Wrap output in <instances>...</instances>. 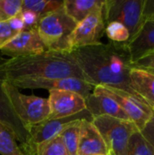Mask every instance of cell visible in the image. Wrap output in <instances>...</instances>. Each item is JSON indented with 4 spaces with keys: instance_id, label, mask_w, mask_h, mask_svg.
I'll use <instances>...</instances> for the list:
<instances>
[{
    "instance_id": "cell-1",
    "label": "cell",
    "mask_w": 154,
    "mask_h": 155,
    "mask_svg": "<svg viewBox=\"0 0 154 155\" xmlns=\"http://www.w3.org/2000/svg\"><path fill=\"white\" fill-rule=\"evenodd\" d=\"M70 54L81 69L85 81L93 87L116 88L139 97L131 86L130 72L133 64L126 44L101 42L74 48Z\"/></svg>"
},
{
    "instance_id": "cell-2",
    "label": "cell",
    "mask_w": 154,
    "mask_h": 155,
    "mask_svg": "<svg viewBox=\"0 0 154 155\" xmlns=\"http://www.w3.org/2000/svg\"><path fill=\"white\" fill-rule=\"evenodd\" d=\"M0 73L9 83L70 77L85 80L71 54L53 51L3 59L0 62Z\"/></svg>"
},
{
    "instance_id": "cell-3",
    "label": "cell",
    "mask_w": 154,
    "mask_h": 155,
    "mask_svg": "<svg viewBox=\"0 0 154 155\" xmlns=\"http://www.w3.org/2000/svg\"><path fill=\"white\" fill-rule=\"evenodd\" d=\"M76 25L63 7L42 16L36 30L47 51L70 54L73 50L71 36Z\"/></svg>"
},
{
    "instance_id": "cell-4",
    "label": "cell",
    "mask_w": 154,
    "mask_h": 155,
    "mask_svg": "<svg viewBox=\"0 0 154 155\" xmlns=\"http://www.w3.org/2000/svg\"><path fill=\"white\" fill-rule=\"evenodd\" d=\"M3 89L15 114L27 130L48 120L50 109L47 98L24 94L5 80L3 82Z\"/></svg>"
},
{
    "instance_id": "cell-5",
    "label": "cell",
    "mask_w": 154,
    "mask_h": 155,
    "mask_svg": "<svg viewBox=\"0 0 154 155\" xmlns=\"http://www.w3.org/2000/svg\"><path fill=\"white\" fill-rule=\"evenodd\" d=\"M92 123L102 135L109 155H127L130 137L140 131L133 122L111 116L95 117L93 118Z\"/></svg>"
},
{
    "instance_id": "cell-6",
    "label": "cell",
    "mask_w": 154,
    "mask_h": 155,
    "mask_svg": "<svg viewBox=\"0 0 154 155\" xmlns=\"http://www.w3.org/2000/svg\"><path fill=\"white\" fill-rule=\"evenodd\" d=\"M144 4L145 0H105L103 5L105 25L111 22L123 24L129 30L132 40L144 22Z\"/></svg>"
},
{
    "instance_id": "cell-7",
    "label": "cell",
    "mask_w": 154,
    "mask_h": 155,
    "mask_svg": "<svg viewBox=\"0 0 154 155\" xmlns=\"http://www.w3.org/2000/svg\"><path fill=\"white\" fill-rule=\"evenodd\" d=\"M95 88L113 98L140 131L143 130L152 115L153 110L140 97L116 88L103 86H96Z\"/></svg>"
},
{
    "instance_id": "cell-8",
    "label": "cell",
    "mask_w": 154,
    "mask_h": 155,
    "mask_svg": "<svg viewBox=\"0 0 154 155\" xmlns=\"http://www.w3.org/2000/svg\"><path fill=\"white\" fill-rule=\"evenodd\" d=\"M104 31L105 22L102 6L76 25L71 36L73 49L100 44Z\"/></svg>"
},
{
    "instance_id": "cell-9",
    "label": "cell",
    "mask_w": 154,
    "mask_h": 155,
    "mask_svg": "<svg viewBox=\"0 0 154 155\" xmlns=\"http://www.w3.org/2000/svg\"><path fill=\"white\" fill-rule=\"evenodd\" d=\"M88 120L93 121L92 115L89 114L87 110L81 112L78 114L59 118V119H49L39 124L31 126L28 128V132L30 134V147L31 153L34 155L35 147L40 143L51 140L56 136H59L62 131L72 122L77 120Z\"/></svg>"
},
{
    "instance_id": "cell-10",
    "label": "cell",
    "mask_w": 154,
    "mask_h": 155,
    "mask_svg": "<svg viewBox=\"0 0 154 155\" xmlns=\"http://www.w3.org/2000/svg\"><path fill=\"white\" fill-rule=\"evenodd\" d=\"M3 58L0 55V62ZM5 81L0 73V124L10 131L15 136L17 143L26 155H32L30 147V134L26 127L19 120L11 107L9 101L3 89V82Z\"/></svg>"
},
{
    "instance_id": "cell-11",
    "label": "cell",
    "mask_w": 154,
    "mask_h": 155,
    "mask_svg": "<svg viewBox=\"0 0 154 155\" xmlns=\"http://www.w3.org/2000/svg\"><path fill=\"white\" fill-rule=\"evenodd\" d=\"M12 84L18 89H45L48 91H68L80 94L84 99L93 93V86L83 79L70 77L51 80H34V81H17Z\"/></svg>"
},
{
    "instance_id": "cell-12",
    "label": "cell",
    "mask_w": 154,
    "mask_h": 155,
    "mask_svg": "<svg viewBox=\"0 0 154 155\" xmlns=\"http://www.w3.org/2000/svg\"><path fill=\"white\" fill-rule=\"evenodd\" d=\"M49 92V119H59L80 114L86 110L83 96L68 91L52 90Z\"/></svg>"
},
{
    "instance_id": "cell-13",
    "label": "cell",
    "mask_w": 154,
    "mask_h": 155,
    "mask_svg": "<svg viewBox=\"0 0 154 155\" xmlns=\"http://www.w3.org/2000/svg\"><path fill=\"white\" fill-rule=\"evenodd\" d=\"M47 51L43 44L37 30H25L9 40L0 47V54L10 58L37 54Z\"/></svg>"
},
{
    "instance_id": "cell-14",
    "label": "cell",
    "mask_w": 154,
    "mask_h": 155,
    "mask_svg": "<svg viewBox=\"0 0 154 155\" xmlns=\"http://www.w3.org/2000/svg\"><path fill=\"white\" fill-rule=\"evenodd\" d=\"M85 108L93 118L99 116H111L122 120L130 121L127 114L120 107V105L110 96L93 88L85 99Z\"/></svg>"
},
{
    "instance_id": "cell-15",
    "label": "cell",
    "mask_w": 154,
    "mask_h": 155,
    "mask_svg": "<svg viewBox=\"0 0 154 155\" xmlns=\"http://www.w3.org/2000/svg\"><path fill=\"white\" fill-rule=\"evenodd\" d=\"M105 154H109V151L97 128L91 121L82 120L77 155Z\"/></svg>"
},
{
    "instance_id": "cell-16",
    "label": "cell",
    "mask_w": 154,
    "mask_h": 155,
    "mask_svg": "<svg viewBox=\"0 0 154 155\" xmlns=\"http://www.w3.org/2000/svg\"><path fill=\"white\" fill-rule=\"evenodd\" d=\"M133 64L154 51V20H144L135 36L126 44Z\"/></svg>"
},
{
    "instance_id": "cell-17",
    "label": "cell",
    "mask_w": 154,
    "mask_h": 155,
    "mask_svg": "<svg viewBox=\"0 0 154 155\" xmlns=\"http://www.w3.org/2000/svg\"><path fill=\"white\" fill-rule=\"evenodd\" d=\"M130 82L133 92L154 110V74L141 68L133 67Z\"/></svg>"
},
{
    "instance_id": "cell-18",
    "label": "cell",
    "mask_w": 154,
    "mask_h": 155,
    "mask_svg": "<svg viewBox=\"0 0 154 155\" xmlns=\"http://www.w3.org/2000/svg\"><path fill=\"white\" fill-rule=\"evenodd\" d=\"M103 0H64V10L77 24L94 10L102 7Z\"/></svg>"
},
{
    "instance_id": "cell-19",
    "label": "cell",
    "mask_w": 154,
    "mask_h": 155,
    "mask_svg": "<svg viewBox=\"0 0 154 155\" xmlns=\"http://www.w3.org/2000/svg\"><path fill=\"white\" fill-rule=\"evenodd\" d=\"M81 121L82 120H77L70 123L59 135L69 155H77Z\"/></svg>"
},
{
    "instance_id": "cell-20",
    "label": "cell",
    "mask_w": 154,
    "mask_h": 155,
    "mask_svg": "<svg viewBox=\"0 0 154 155\" xmlns=\"http://www.w3.org/2000/svg\"><path fill=\"white\" fill-rule=\"evenodd\" d=\"M64 7V0H23L22 9L33 11L44 16Z\"/></svg>"
},
{
    "instance_id": "cell-21",
    "label": "cell",
    "mask_w": 154,
    "mask_h": 155,
    "mask_svg": "<svg viewBox=\"0 0 154 155\" xmlns=\"http://www.w3.org/2000/svg\"><path fill=\"white\" fill-rule=\"evenodd\" d=\"M0 154L26 155L17 143L13 134L0 124Z\"/></svg>"
},
{
    "instance_id": "cell-22",
    "label": "cell",
    "mask_w": 154,
    "mask_h": 155,
    "mask_svg": "<svg viewBox=\"0 0 154 155\" xmlns=\"http://www.w3.org/2000/svg\"><path fill=\"white\" fill-rule=\"evenodd\" d=\"M127 155H154V149L142 133L137 131L129 139Z\"/></svg>"
},
{
    "instance_id": "cell-23",
    "label": "cell",
    "mask_w": 154,
    "mask_h": 155,
    "mask_svg": "<svg viewBox=\"0 0 154 155\" xmlns=\"http://www.w3.org/2000/svg\"><path fill=\"white\" fill-rule=\"evenodd\" d=\"M104 34L111 42L119 44H127L131 40L129 30L119 22H111L105 25Z\"/></svg>"
},
{
    "instance_id": "cell-24",
    "label": "cell",
    "mask_w": 154,
    "mask_h": 155,
    "mask_svg": "<svg viewBox=\"0 0 154 155\" xmlns=\"http://www.w3.org/2000/svg\"><path fill=\"white\" fill-rule=\"evenodd\" d=\"M34 155H69L60 136L44 142L35 147Z\"/></svg>"
},
{
    "instance_id": "cell-25",
    "label": "cell",
    "mask_w": 154,
    "mask_h": 155,
    "mask_svg": "<svg viewBox=\"0 0 154 155\" xmlns=\"http://www.w3.org/2000/svg\"><path fill=\"white\" fill-rule=\"evenodd\" d=\"M23 0H0V21H7L22 10Z\"/></svg>"
},
{
    "instance_id": "cell-26",
    "label": "cell",
    "mask_w": 154,
    "mask_h": 155,
    "mask_svg": "<svg viewBox=\"0 0 154 155\" xmlns=\"http://www.w3.org/2000/svg\"><path fill=\"white\" fill-rule=\"evenodd\" d=\"M20 18L22 19L24 25H25V30H36L39 21L42 16L37 15L36 13L27 10V9H22L20 13L18 14Z\"/></svg>"
},
{
    "instance_id": "cell-27",
    "label": "cell",
    "mask_w": 154,
    "mask_h": 155,
    "mask_svg": "<svg viewBox=\"0 0 154 155\" xmlns=\"http://www.w3.org/2000/svg\"><path fill=\"white\" fill-rule=\"evenodd\" d=\"M15 35L16 34L12 30L7 21H0V47Z\"/></svg>"
},
{
    "instance_id": "cell-28",
    "label": "cell",
    "mask_w": 154,
    "mask_h": 155,
    "mask_svg": "<svg viewBox=\"0 0 154 155\" xmlns=\"http://www.w3.org/2000/svg\"><path fill=\"white\" fill-rule=\"evenodd\" d=\"M140 132L154 149V110L152 117L147 122V124L143 128V130Z\"/></svg>"
},
{
    "instance_id": "cell-29",
    "label": "cell",
    "mask_w": 154,
    "mask_h": 155,
    "mask_svg": "<svg viewBox=\"0 0 154 155\" xmlns=\"http://www.w3.org/2000/svg\"><path fill=\"white\" fill-rule=\"evenodd\" d=\"M133 67L142 69H154V51L134 63Z\"/></svg>"
},
{
    "instance_id": "cell-30",
    "label": "cell",
    "mask_w": 154,
    "mask_h": 155,
    "mask_svg": "<svg viewBox=\"0 0 154 155\" xmlns=\"http://www.w3.org/2000/svg\"><path fill=\"white\" fill-rule=\"evenodd\" d=\"M10 27L12 28V30L17 35L23 31H25V25H24V23L22 21V19L20 18V16L17 15L12 18H10L9 20H7Z\"/></svg>"
},
{
    "instance_id": "cell-31",
    "label": "cell",
    "mask_w": 154,
    "mask_h": 155,
    "mask_svg": "<svg viewBox=\"0 0 154 155\" xmlns=\"http://www.w3.org/2000/svg\"><path fill=\"white\" fill-rule=\"evenodd\" d=\"M144 20L152 19L154 20V0H145L143 9Z\"/></svg>"
},
{
    "instance_id": "cell-32",
    "label": "cell",
    "mask_w": 154,
    "mask_h": 155,
    "mask_svg": "<svg viewBox=\"0 0 154 155\" xmlns=\"http://www.w3.org/2000/svg\"><path fill=\"white\" fill-rule=\"evenodd\" d=\"M142 69V68H141ZM144 70H146V71H148V72H150V73H152V74H154V69H144Z\"/></svg>"
},
{
    "instance_id": "cell-33",
    "label": "cell",
    "mask_w": 154,
    "mask_h": 155,
    "mask_svg": "<svg viewBox=\"0 0 154 155\" xmlns=\"http://www.w3.org/2000/svg\"><path fill=\"white\" fill-rule=\"evenodd\" d=\"M105 155H109V154H105Z\"/></svg>"
}]
</instances>
